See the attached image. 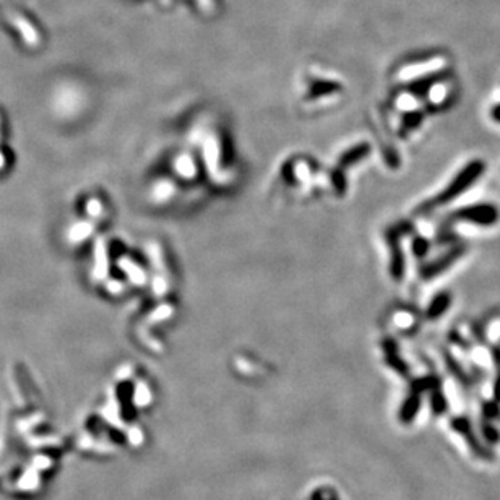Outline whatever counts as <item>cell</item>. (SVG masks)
Masks as SVG:
<instances>
[{"mask_svg": "<svg viewBox=\"0 0 500 500\" xmlns=\"http://www.w3.org/2000/svg\"><path fill=\"white\" fill-rule=\"evenodd\" d=\"M484 169H486V165H484L481 160H474L471 162H468V165L453 177L452 182L447 185V189L437 197V200L435 202H437L439 205H444V203L455 200L458 195H462L463 192H467L469 187H471L474 182L483 176Z\"/></svg>", "mask_w": 500, "mask_h": 500, "instance_id": "6da1fadb", "label": "cell"}, {"mask_svg": "<svg viewBox=\"0 0 500 500\" xmlns=\"http://www.w3.org/2000/svg\"><path fill=\"white\" fill-rule=\"evenodd\" d=\"M458 220L473 222L478 226H492L499 221V210L492 203H476V205L463 206L455 213Z\"/></svg>", "mask_w": 500, "mask_h": 500, "instance_id": "7a4b0ae2", "label": "cell"}, {"mask_svg": "<svg viewBox=\"0 0 500 500\" xmlns=\"http://www.w3.org/2000/svg\"><path fill=\"white\" fill-rule=\"evenodd\" d=\"M452 425H453V429L457 430V432L462 434L463 437L468 440L469 447L473 448V452L476 453L479 458H483V460H492V453L487 452V450L484 448L483 445H479V442L476 440V437H474V434H473V430H471V425H469V423H468L467 419H464V418H455Z\"/></svg>", "mask_w": 500, "mask_h": 500, "instance_id": "3957f363", "label": "cell"}, {"mask_svg": "<svg viewBox=\"0 0 500 500\" xmlns=\"http://www.w3.org/2000/svg\"><path fill=\"white\" fill-rule=\"evenodd\" d=\"M462 255H463V249H462V247H458V249H453L452 252H448V254L445 255V257H442V259H440V260L437 262V264L430 266V270L427 271V276L437 275V273H440V271L447 270L448 266L452 265L455 260L460 259V257H462Z\"/></svg>", "mask_w": 500, "mask_h": 500, "instance_id": "277c9868", "label": "cell"}, {"mask_svg": "<svg viewBox=\"0 0 500 500\" xmlns=\"http://www.w3.org/2000/svg\"><path fill=\"white\" fill-rule=\"evenodd\" d=\"M450 302H452V298H450V294H447V293L439 294L437 298L434 299L432 304H430V307H429V317H432V319H437V317L442 315L444 312L448 309Z\"/></svg>", "mask_w": 500, "mask_h": 500, "instance_id": "5b68a950", "label": "cell"}, {"mask_svg": "<svg viewBox=\"0 0 500 500\" xmlns=\"http://www.w3.org/2000/svg\"><path fill=\"white\" fill-rule=\"evenodd\" d=\"M491 116H492L494 121L500 123V104H497V106H494V107H492Z\"/></svg>", "mask_w": 500, "mask_h": 500, "instance_id": "8992f818", "label": "cell"}, {"mask_svg": "<svg viewBox=\"0 0 500 500\" xmlns=\"http://www.w3.org/2000/svg\"><path fill=\"white\" fill-rule=\"evenodd\" d=\"M494 395H496V400L500 401V375L496 380V385H494Z\"/></svg>", "mask_w": 500, "mask_h": 500, "instance_id": "52a82bcc", "label": "cell"}]
</instances>
